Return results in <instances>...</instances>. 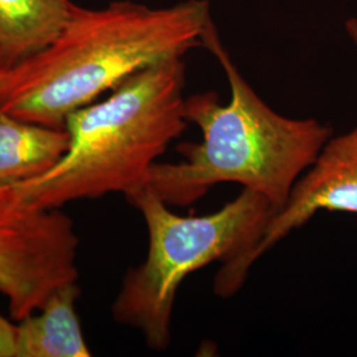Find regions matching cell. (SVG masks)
Here are the masks:
<instances>
[{
    "mask_svg": "<svg viewBox=\"0 0 357 357\" xmlns=\"http://www.w3.org/2000/svg\"><path fill=\"white\" fill-rule=\"evenodd\" d=\"M206 0L153 8L130 0L75 6L51 44L15 66L0 107L20 119L65 128L66 118L150 65L203 47Z\"/></svg>",
    "mask_w": 357,
    "mask_h": 357,
    "instance_id": "obj_1",
    "label": "cell"
},
{
    "mask_svg": "<svg viewBox=\"0 0 357 357\" xmlns=\"http://www.w3.org/2000/svg\"><path fill=\"white\" fill-rule=\"evenodd\" d=\"M203 48L227 75L229 102L221 105L216 91L185 98V119L200 128L203 139L180 143L178 163L156 162L147 185L166 204L188 206L220 183H237L266 197L278 212L331 138L332 128L314 118L283 116L264 102L233 63L213 22Z\"/></svg>",
    "mask_w": 357,
    "mask_h": 357,
    "instance_id": "obj_2",
    "label": "cell"
},
{
    "mask_svg": "<svg viewBox=\"0 0 357 357\" xmlns=\"http://www.w3.org/2000/svg\"><path fill=\"white\" fill-rule=\"evenodd\" d=\"M184 57L150 65L102 101L66 118L69 147L59 163L13 187L28 204L57 209L69 202L128 193L147 184L151 167L185 131Z\"/></svg>",
    "mask_w": 357,
    "mask_h": 357,
    "instance_id": "obj_3",
    "label": "cell"
},
{
    "mask_svg": "<svg viewBox=\"0 0 357 357\" xmlns=\"http://www.w3.org/2000/svg\"><path fill=\"white\" fill-rule=\"evenodd\" d=\"M144 218L149 252L130 268L112 307L116 323L139 330L149 348L166 351L180 284L212 262L231 265L248 255L277 213L266 197L243 188L217 212L178 216L146 184L126 196Z\"/></svg>",
    "mask_w": 357,
    "mask_h": 357,
    "instance_id": "obj_4",
    "label": "cell"
},
{
    "mask_svg": "<svg viewBox=\"0 0 357 357\" xmlns=\"http://www.w3.org/2000/svg\"><path fill=\"white\" fill-rule=\"evenodd\" d=\"M319 211L357 215V128L327 141L315 162L296 180L255 248L240 261L217 271L215 294L227 299L237 293L255 261Z\"/></svg>",
    "mask_w": 357,
    "mask_h": 357,
    "instance_id": "obj_5",
    "label": "cell"
},
{
    "mask_svg": "<svg viewBox=\"0 0 357 357\" xmlns=\"http://www.w3.org/2000/svg\"><path fill=\"white\" fill-rule=\"evenodd\" d=\"M79 289L76 282L60 286L40 308L17 326L16 357H89L77 315Z\"/></svg>",
    "mask_w": 357,
    "mask_h": 357,
    "instance_id": "obj_6",
    "label": "cell"
},
{
    "mask_svg": "<svg viewBox=\"0 0 357 357\" xmlns=\"http://www.w3.org/2000/svg\"><path fill=\"white\" fill-rule=\"evenodd\" d=\"M68 147L66 128L28 122L0 107V187L45 174Z\"/></svg>",
    "mask_w": 357,
    "mask_h": 357,
    "instance_id": "obj_7",
    "label": "cell"
},
{
    "mask_svg": "<svg viewBox=\"0 0 357 357\" xmlns=\"http://www.w3.org/2000/svg\"><path fill=\"white\" fill-rule=\"evenodd\" d=\"M75 6L70 0H0V68H15L47 48Z\"/></svg>",
    "mask_w": 357,
    "mask_h": 357,
    "instance_id": "obj_8",
    "label": "cell"
},
{
    "mask_svg": "<svg viewBox=\"0 0 357 357\" xmlns=\"http://www.w3.org/2000/svg\"><path fill=\"white\" fill-rule=\"evenodd\" d=\"M32 249V218L8 187H0V294L13 293L26 274Z\"/></svg>",
    "mask_w": 357,
    "mask_h": 357,
    "instance_id": "obj_9",
    "label": "cell"
},
{
    "mask_svg": "<svg viewBox=\"0 0 357 357\" xmlns=\"http://www.w3.org/2000/svg\"><path fill=\"white\" fill-rule=\"evenodd\" d=\"M17 326L0 314V357H16Z\"/></svg>",
    "mask_w": 357,
    "mask_h": 357,
    "instance_id": "obj_10",
    "label": "cell"
},
{
    "mask_svg": "<svg viewBox=\"0 0 357 357\" xmlns=\"http://www.w3.org/2000/svg\"><path fill=\"white\" fill-rule=\"evenodd\" d=\"M13 69L15 68H11V69L0 68V98L6 93V90L8 89L11 81H13Z\"/></svg>",
    "mask_w": 357,
    "mask_h": 357,
    "instance_id": "obj_11",
    "label": "cell"
},
{
    "mask_svg": "<svg viewBox=\"0 0 357 357\" xmlns=\"http://www.w3.org/2000/svg\"><path fill=\"white\" fill-rule=\"evenodd\" d=\"M345 31H347V33H348V36L351 38V40L357 45V19L352 17V19L347 20Z\"/></svg>",
    "mask_w": 357,
    "mask_h": 357,
    "instance_id": "obj_12",
    "label": "cell"
}]
</instances>
